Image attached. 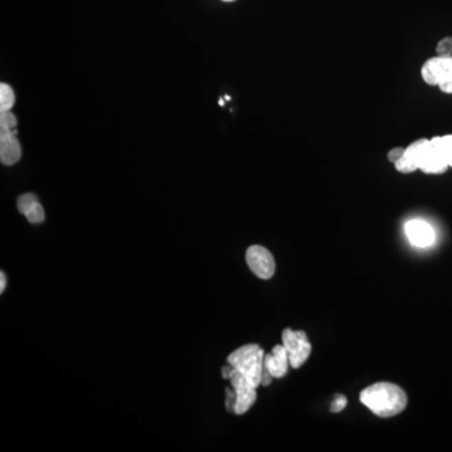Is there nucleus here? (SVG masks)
<instances>
[{
    "mask_svg": "<svg viewBox=\"0 0 452 452\" xmlns=\"http://www.w3.org/2000/svg\"><path fill=\"white\" fill-rule=\"evenodd\" d=\"M18 210L21 211V214H23V215L27 217L29 223H42L44 217H45L43 206L38 201V197H36V195L32 194V193L23 194L22 196H19V199H18Z\"/></svg>",
    "mask_w": 452,
    "mask_h": 452,
    "instance_id": "obj_12",
    "label": "nucleus"
},
{
    "mask_svg": "<svg viewBox=\"0 0 452 452\" xmlns=\"http://www.w3.org/2000/svg\"><path fill=\"white\" fill-rule=\"evenodd\" d=\"M283 345L287 351L290 367L299 368L308 360L312 345L305 332L287 328L283 332Z\"/></svg>",
    "mask_w": 452,
    "mask_h": 452,
    "instance_id": "obj_3",
    "label": "nucleus"
},
{
    "mask_svg": "<svg viewBox=\"0 0 452 452\" xmlns=\"http://www.w3.org/2000/svg\"><path fill=\"white\" fill-rule=\"evenodd\" d=\"M347 403H348V401H347L345 396H336V398L330 403V412L337 413V412L343 411L345 406H347Z\"/></svg>",
    "mask_w": 452,
    "mask_h": 452,
    "instance_id": "obj_17",
    "label": "nucleus"
},
{
    "mask_svg": "<svg viewBox=\"0 0 452 452\" xmlns=\"http://www.w3.org/2000/svg\"><path fill=\"white\" fill-rule=\"evenodd\" d=\"M449 167L450 165L447 156L432 142V140H429L420 158V170L424 173L436 175L445 173Z\"/></svg>",
    "mask_w": 452,
    "mask_h": 452,
    "instance_id": "obj_7",
    "label": "nucleus"
},
{
    "mask_svg": "<svg viewBox=\"0 0 452 452\" xmlns=\"http://www.w3.org/2000/svg\"><path fill=\"white\" fill-rule=\"evenodd\" d=\"M432 142L438 146L440 150L445 153L449 161L452 158V135H446V136L433 137L431 138ZM450 165V164H449Z\"/></svg>",
    "mask_w": 452,
    "mask_h": 452,
    "instance_id": "obj_14",
    "label": "nucleus"
},
{
    "mask_svg": "<svg viewBox=\"0 0 452 452\" xmlns=\"http://www.w3.org/2000/svg\"><path fill=\"white\" fill-rule=\"evenodd\" d=\"M230 382H231V387L237 395L234 412L237 415H244L257 401V387L252 386L243 374L237 372V369H234V372L231 374Z\"/></svg>",
    "mask_w": 452,
    "mask_h": 452,
    "instance_id": "obj_5",
    "label": "nucleus"
},
{
    "mask_svg": "<svg viewBox=\"0 0 452 452\" xmlns=\"http://www.w3.org/2000/svg\"><path fill=\"white\" fill-rule=\"evenodd\" d=\"M22 158L17 131H0V160L6 166L14 165Z\"/></svg>",
    "mask_w": 452,
    "mask_h": 452,
    "instance_id": "obj_8",
    "label": "nucleus"
},
{
    "mask_svg": "<svg viewBox=\"0 0 452 452\" xmlns=\"http://www.w3.org/2000/svg\"><path fill=\"white\" fill-rule=\"evenodd\" d=\"M405 155V149L403 147H396L388 152L387 158L392 164H396L398 160H401L402 156Z\"/></svg>",
    "mask_w": 452,
    "mask_h": 452,
    "instance_id": "obj_18",
    "label": "nucleus"
},
{
    "mask_svg": "<svg viewBox=\"0 0 452 452\" xmlns=\"http://www.w3.org/2000/svg\"><path fill=\"white\" fill-rule=\"evenodd\" d=\"M427 141L429 140L426 138H421L409 144L405 149V155L402 156L401 160L396 162V170L401 173H415L416 170H420V158Z\"/></svg>",
    "mask_w": 452,
    "mask_h": 452,
    "instance_id": "obj_9",
    "label": "nucleus"
},
{
    "mask_svg": "<svg viewBox=\"0 0 452 452\" xmlns=\"http://www.w3.org/2000/svg\"><path fill=\"white\" fill-rule=\"evenodd\" d=\"M245 258L251 272L260 279H270L275 273L273 255L264 246L252 245L246 250Z\"/></svg>",
    "mask_w": 452,
    "mask_h": 452,
    "instance_id": "obj_4",
    "label": "nucleus"
},
{
    "mask_svg": "<svg viewBox=\"0 0 452 452\" xmlns=\"http://www.w3.org/2000/svg\"><path fill=\"white\" fill-rule=\"evenodd\" d=\"M360 402L378 417H394L407 406V395L394 383L380 382L360 392Z\"/></svg>",
    "mask_w": 452,
    "mask_h": 452,
    "instance_id": "obj_1",
    "label": "nucleus"
},
{
    "mask_svg": "<svg viewBox=\"0 0 452 452\" xmlns=\"http://www.w3.org/2000/svg\"><path fill=\"white\" fill-rule=\"evenodd\" d=\"M449 164H450V167H452V158H450V161H449Z\"/></svg>",
    "mask_w": 452,
    "mask_h": 452,
    "instance_id": "obj_22",
    "label": "nucleus"
},
{
    "mask_svg": "<svg viewBox=\"0 0 452 452\" xmlns=\"http://www.w3.org/2000/svg\"><path fill=\"white\" fill-rule=\"evenodd\" d=\"M264 356V351L258 345H243L230 354L228 363L243 374L252 386L258 388L261 386Z\"/></svg>",
    "mask_w": 452,
    "mask_h": 452,
    "instance_id": "obj_2",
    "label": "nucleus"
},
{
    "mask_svg": "<svg viewBox=\"0 0 452 452\" xmlns=\"http://www.w3.org/2000/svg\"><path fill=\"white\" fill-rule=\"evenodd\" d=\"M226 409L229 411H234L235 403H237V395L234 389H226Z\"/></svg>",
    "mask_w": 452,
    "mask_h": 452,
    "instance_id": "obj_19",
    "label": "nucleus"
},
{
    "mask_svg": "<svg viewBox=\"0 0 452 452\" xmlns=\"http://www.w3.org/2000/svg\"><path fill=\"white\" fill-rule=\"evenodd\" d=\"M290 367L289 357L284 345H275L272 353L264 356V368L273 378H283Z\"/></svg>",
    "mask_w": 452,
    "mask_h": 452,
    "instance_id": "obj_11",
    "label": "nucleus"
},
{
    "mask_svg": "<svg viewBox=\"0 0 452 452\" xmlns=\"http://www.w3.org/2000/svg\"><path fill=\"white\" fill-rule=\"evenodd\" d=\"M411 244L418 248H427L435 241V231L422 220H411L405 226Z\"/></svg>",
    "mask_w": 452,
    "mask_h": 452,
    "instance_id": "obj_10",
    "label": "nucleus"
},
{
    "mask_svg": "<svg viewBox=\"0 0 452 452\" xmlns=\"http://www.w3.org/2000/svg\"><path fill=\"white\" fill-rule=\"evenodd\" d=\"M436 53L440 57L452 58V36H446L438 42Z\"/></svg>",
    "mask_w": 452,
    "mask_h": 452,
    "instance_id": "obj_16",
    "label": "nucleus"
},
{
    "mask_svg": "<svg viewBox=\"0 0 452 452\" xmlns=\"http://www.w3.org/2000/svg\"><path fill=\"white\" fill-rule=\"evenodd\" d=\"M15 103V94L13 88L7 85H0V111H10Z\"/></svg>",
    "mask_w": 452,
    "mask_h": 452,
    "instance_id": "obj_13",
    "label": "nucleus"
},
{
    "mask_svg": "<svg viewBox=\"0 0 452 452\" xmlns=\"http://www.w3.org/2000/svg\"><path fill=\"white\" fill-rule=\"evenodd\" d=\"M452 73V58L436 57L430 58L424 62L421 68V77L429 86L444 85L450 78Z\"/></svg>",
    "mask_w": 452,
    "mask_h": 452,
    "instance_id": "obj_6",
    "label": "nucleus"
},
{
    "mask_svg": "<svg viewBox=\"0 0 452 452\" xmlns=\"http://www.w3.org/2000/svg\"><path fill=\"white\" fill-rule=\"evenodd\" d=\"M17 117L10 111H0V131H15Z\"/></svg>",
    "mask_w": 452,
    "mask_h": 452,
    "instance_id": "obj_15",
    "label": "nucleus"
},
{
    "mask_svg": "<svg viewBox=\"0 0 452 452\" xmlns=\"http://www.w3.org/2000/svg\"><path fill=\"white\" fill-rule=\"evenodd\" d=\"M6 286H7V278H6V274H0V293L4 292L6 289Z\"/></svg>",
    "mask_w": 452,
    "mask_h": 452,
    "instance_id": "obj_21",
    "label": "nucleus"
},
{
    "mask_svg": "<svg viewBox=\"0 0 452 452\" xmlns=\"http://www.w3.org/2000/svg\"><path fill=\"white\" fill-rule=\"evenodd\" d=\"M440 89H441L444 94H452V73L451 76H450V78L447 79L444 85L440 86Z\"/></svg>",
    "mask_w": 452,
    "mask_h": 452,
    "instance_id": "obj_20",
    "label": "nucleus"
},
{
    "mask_svg": "<svg viewBox=\"0 0 452 452\" xmlns=\"http://www.w3.org/2000/svg\"><path fill=\"white\" fill-rule=\"evenodd\" d=\"M223 1H234V0H223Z\"/></svg>",
    "mask_w": 452,
    "mask_h": 452,
    "instance_id": "obj_23",
    "label": "nucleus"
}]
</instances>
